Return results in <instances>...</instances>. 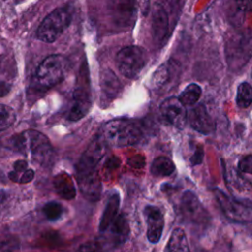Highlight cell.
<instances>
[{"mask_svg": "<svg viewBox=\"0 0 252 252\" xmlns=\"http://www.w3.org/2000/svg\"><path fill=\"white\" fill-rule=\"evenodd\" d=\"M7 145L15 152L30 156L32 161L41 166H49L53 160V148L48 138L38 131L27 130L13 135Z\"/></svg>", "mask_w": 252, "mask_h": 252, "instance_id": "1", "label": "cell"}, {"mask_svg": "<svg viewBox=\"0 0 252 252\" xmlns=\"http://www.w3.org/2000/svg\"><path fill=\"white\" fill-rule=\"evenodd\" d=\"M142 132L140 127L131 121L115 119L108 121L102 128L101 137L107 145L125 147L140 141Z\"/></svg>", "mask_w": 252, "mask_h": 252, "instance_id": "2", "label": "cell"}, {"mask_svg": "<svg viewBox=\"0 0 252 252\" xmlns=\"http://www.w3.org/2000/svg\"><path fill=\"white\" fill-rule=\"evenodd\" d=\"M65 70L66 59L60 54H51L38 65L34 74V84L40 90H48L63 80Z\"/></svg>", "mask_w": 252, "mask_h": 252, "instance_id": "3", "label": "cell"}, {"mask_svg": "<svg viewBox=\"0 0 252 252\" xmlns=\"http://www.w3.org/2000/svg\"><path fill=\"white\" fill-rule=\"evenodd\" d=\"M72 20L70 10L67 8H58L48 14L39 25L36 35L44 42L55 41L66 30Z\"/></svg>", "mask_w": 252, "mask_h": 252, "instance_id": "4", "label": "cell"}, {"mask_svg": "<svg viewBox=\"0 0 252 252\" xmlns=\"http://www.w3.org/2000/svg\"><path fill=\"white\" fill-rule=\"evenodd\" d=\"M213 192L227 219L237 222H249L251 220L252 210L249 200H237L219 188H215Z\"/></svg>", "mask_w": 252, "mask_h": 252, "instance_id": "5", "label": "cell"}, {"mask_svg": "<svg viewBox=\"0 0 252 252\" xmlns=\"http://www.w3.org/2000/svg\"><path fill=\"white\" fill-rule=\"evenodd\" d=\"M148 60L146 50L140 46L131 45L122 48L116 57L120 73L129 79H133L143 70Z\"/></svg>", "mask_w": 252, "mask_h": 252, "instance_id": "6", "label": "cell"}, {"mask_svg": "<svg viewBox=\"0 0 252 252\" xmlns=\"http://www.w3.org/2000/svg\"><path fill=\"white\" fill-rule=\"evenodd\" d=\"M179 212L182 220L190 224L205 225L210 220V216L198 196L190 190L182 193Z\"/></svg>", "mask_w": 252, "mask_h": 252, "instance_id": "7", "label": "cell"}, {"mask_svg": "<svg viewBox=\"0 0 252 252\" xmlns=\"http://www.w3.org/2000/svg\"><path fill=\"white\" fill-rule=\"evenodd\" d=\"M107 151V144L100 136H96L83 153L76 165V177L95 172V167Z\"/></svg>", "mask_w": 252, "mask_h": 252, "instance_id": "8", "label": "cell"}, {"mask_svg": "<svg viewBox=\"0 0 252 252\" xmlns=\"http://www.w3.org/2000/svg\"><path fill=\"white\" fill-rule=\"evenodd\" d=\"M161 116L172 126L182 128L187 122V110L178 97L170 96L159 106Z\"/></svg>", "mask_w": 252, "mask_h": 252, "instance_id": "9", "label": "cell"}, {"mask_svg": "<svg viewBox=\"0 0 252 252\" xmlns=\"http://www.w3.org/2000/svg\"><path fill=\"white\" fill-rule=\"evenodd\" d=\"M144 216L147 223V238L153 244L158 243L164 227L163 213L157 206L147 205L144 208Z\"/></svg>", "mask_w": 252, "mask_h": 252, "instance_id": "10", "label": "cell"}, {"mask_svg": "<svg viewBox=\"0 0 252 252\" xmlns=\"http://www.w3.org/2000/svg\"><path fill=\"white\" fill-rule=\"evenodd\" d=\"M109 10L113 21L121 27L131 26L135 21V0H110Z\"/></svg>", "mask_w": 252, "mask_h": 252, "instance_id": "11", "label": "cell"}, {"mask_svg": "<svg viewBox=\"0 0 252 252\" xmlns=\"http://www.w3.org/2000/svg\"><path fill=\"white\" fill-rule=\"evenodd\" d=\"M187 121L190 126L202 134H211L214 129V121L204 104H198L187 112Z\"/></svg>", "mask_w": 252, "mask_h": 252, "instance_id": "12", "label": "cell"}, {"mask_svg": "<svg viewBox=\"0 0 252 252\" xmlns=\"http://www.w3.org/2000/svg\"><path fill=\"white\" fill-rule=\"evenodd\" d=\"M91 98L84 89H76L73 93L70 107L67 112V118L70 121L82 119L91 109Z\"/></svg>", "mask_w": 252, "mask_h": 252, "instance_id": "13", "label": "cell"}, {"mask_svg": "<svg viewBox=\"0 0 252 252\" xmlns=\"http://www.w3.org/2000/svg\"><path fill=\"white\" fill-rule=\"evenodd\" d=\"M152 35L157 43H161L168 33V15L166 10L156 3L152 12Z\"/></svg>", "mask_w": 252, "mask_h": 252, "instance_id": "14", "label": "cell"}, {"mask_svg": "<svg viewBox=\"0 0 252 252\" xmlns=\"http://www.w3.org/2000/svg\"><path fill=\"white\" fill-rule=\"evenodd\" d=\"M76 178L79 190L87 200L96 202L100 199L102 193V183L96 172L84 176H78Z\"/></svg>", "mask_w": 252, "mask_h": 252, "instance_id": "15", "label": "cell"}, {"mask_svg": "<svg viewBox=\"0 0 252 252\" xmlns=\"http://www.w3.org/2000/svg\"><path fill=\"white\" fill-rule=\"evenodd\" d=\"M178 71V64L175 61L169 60L160 65L154 73L151 79V86L153 89L159 90L165 87L174 78Z\"/></svg>", "mask_w": 252, "mask_h": 252, "instance_id": "16", "label": "cell"}, {"mask_svg": "<svg viewBox=\"0 0 252 252\" xmlns=\"http://www.w3.org/2000/svg\"><path fill=\"white\" fill-rule=\"evenodd\" d=\"M120 207V196L119 193L116 191H113L109 194L105 207L103 209L102 215L100 217L99 220V231L104 232L107 227L110 225V223L115 220V218L118 216Z\"/></svg>", "mask_w": 252, "mask_h": 252, "instance_id": "17", "label": "cell"}, {"mask_svg": "<svg viewBox=\"0 0 252 252\" xmlns=\"http://www.w3.org/2000/svg\"><path fill=\"white\" fill-rule=\"evenodd\" d=\"M107 230L108 235H110V238L114 244H122L125 242L130 232L129 222L125 215H118L105 231Z\"/></svg>", "mask_w": 252, "mask_h": 252, "instance_id": "18", "label": "cell"}, {"mask_svg": "<svg viewBox=\"0 0 252 252\" xmlns=\"http://www.w3.org/2000/svg\"><path fill=\"white\" fill-rule=\"evenodd\" d=\"M100 89L106 98L113 99L122 90V86L116 75L111 70L106 69L100 75Z\"/></svg>", "mask_w": 252, "mask_h": 252, "instance_id": "19", "label": "cell"}, {"mask_svg": "<svg viewBox=\"0 0 252 252\" xmlns=\"http://www.w3.org/2000/svg\"><path fill=\"white\" fill-rule=\"evenodd\" d=\"M53 186L57 195L65 200L74 199L76 196V187L66 172H61L53 178Z\"/></svg>", "mask_w": 252, "mask_h": 252, "instance_id": "20", "label": "cell"}, {"mask_svg": "<svg viewBox=\"0 0 252 252\" xmlns=\"http://www.w3.org/2000/svg\"><path fill=\"white\" fill-rule=\"evenodd\" d=\"M163 252H190L185 231L176 227L172 230Z\"/></svg>", "mask_w": 252, "mask_h": 252, "instance_id": "21", "label": "cell"}, {"mask_svg": "<svg viewBox=\"0 0 252 252\" xmlns=\"http://www.w3.org/2000/svg\"><path fill=\"white\" fill-rule=\"evenodd\" d=\"M150 170L151 173L156 177H165L173 173L175 170V165L170 158L161 156L153 160Z\"/></svg>", "mask_w": 252, "mask_h": 252, "instance_id": "22", "label": "cell"}, {"mask_svg": "<svg viewBox=\"0 0 252 252\" xmlns=\"http://www.w3.org/2000/svg\"><path fill=\"white\" fill-rule=\"evenodd\" d=\"M202 94V89L197 84L188 85L179 95V100L184 106H193L196 104Z\"/></svg>", "mask_w": 252, "mask_h": 252, "instance_id": "23", "label": "cell"}, {"mask_svg": "<svg viewBox=\"0 0 252 252\" xmlns=\"http://www.w3.org/2000/svg\"><path fill=\"white\" fill-rule=\"evenodd\" d=\"M252 102V88L249 83L242 82L237 88L236 103L240 108H247Z\"/></svg>", "mask_w": 252, "mask_h": 252, "instance_id": "24", "label": "cell"}, {"mask_svg": "<svg viewBox=\"0 0 252 252\" xmlns=\"http://www.w3.org/2000/svg\"><path fill=\"white\" fill-rule=\"evenodd\" d=\"M42 212L47 220L54 221L61 218L63 214V207L56 201H49L43 206Z\"/></svg>", "mask_w": 252, "mask_h": 252, "instance_id": "25", "label": "cell"}, {"mask_svg": "<svg viewBox=\"0 0 252 252\" xmlns=\"http://www.w3.org/2000/svg\"><path fill=\"white\" fill-rule=\"evenodd\" d=\"M16 119L15 112L7 105L0 104V131L10 127Z\"/></svg>", "mask_w": 252, "mask_h": 252, "instance_id": "26", "label": "cell"}, {"mask_svg": "<svg viewBox=\"0 0 252 252\" xmlns=\"http://www.w3.org/2000/svg\"><path fill=\"white\" fill-rule=\"evenodd\" d=\"M0 252H20V242L11 235L0 236Z\"/></svg>", "mask_w": 252, "mask_h": 252, "instance_id": "27", "label": "cell"}, {"mask_svg": "<svg viewBox=\"0 0 252 252\" xmlns=\"http://www.w3.org/2000/svg\"><path fill=\"white\" fill-rule=\"evenodd\" d=\"M238 170L240 172L246 173V174L252 173V157H251V155H247L239 160Z\"/></svg>", "mask_w": 252, "mask_h": 252, "instance_id": "28", "label": "cell"}, {"mask_svg": "<svg viewBox=\"0 0 252 252\" xmlns=\"http://www.w3.org/2000/svg\"><path fill=\"white\" fill-rule=\"evenodd\" d=\"M79 252H103V248L97 241H89L80 247Z\"/></svg>", "mask_w": 252, "mask_h": 252, "instance_id": "29", "label": "cell"}, {"mask_svg": "<svg viewBox=\"0 0 252 252\" xmlns=\"http://www.w3.org/2000/svg\"><path fill=\"white\" fill-rule=\"evenodd\" d=\"M28 169V162L24 159H19V160H16L13 164V171L15 173H17L19 175V178H20V175L26 170ZM19 182V181H18Z\"/></svg>", "mask_w": 252, "mask_h": 252, "instance_id": "30", "label": "cell"}, {"mask_svg": "<svg viewBox=\"0 0 252 252\" xmlns=\"http://www.w3.org/2000/svg\"><path fill=\"white\" fill-rule=\"evenodd\" d=\"M33 178H34V171H33L32 169H31V168H28V169H26V170L20 175L19 183H21V184H26V183L31 182Z\"/></svg>", "mask_w": 252, "mask_h": 252, "instance_id": "31", "label": "cell"}, {"mask_svg": "<svg viewBox=\"0 0 252 252\" xmlns=\"http://www.w3.org/2000/svg\"><path fill=\"white\" fill-rule=\"evenodd\" d=\"M203 158H204V152L202 148L196 149L194 155L191 157L190 158V162L192 165H198L200 163H202L203 161Z\"/></svg>", "mask_w": 252, "mask_h": 252, "instance_id": "32", "label": "cell"}, {"mask_svg": "<svg viewBox=\"0 0 252 252\" xmlns=\"http://www.w3.org/2000/svg\"><path fill=\"white\" fill-rule=\"evenodd\" d=\"M180 0H158V4L161 5L166 12L168 13V11H172L174 6H176L179 3Z\"/></svg>", "mask_w": 252, "mask_h": 252, "instance_id": "33", "label": "cell"}, {"mask_svg": "<svg viewBox=\"0 0 252 252\" xmlns=\"http://www.w3.org/2000/svg\"><path fill=\"white\" fill-rule=\"evenodd\" d=\"M11 86L6 82H0V97L5 96L10 92Z\"/></svg>", "mask_w": 252, "mask_h": 252, "instance_id": "34", "label": "cell"}, {"mask_svg": "<svg viewBox=\"0 0 252 252\" xmlns=\"http://www.w3.org/2000/svg\"><path fill=\"white\" fill-rule=\"evenodd\" d=\"M5 200H6V194L3 190H0V213L4 207V203H5Z\"/></svg>", "mask_w": 252, "mask_h": 252, "instance_id": "35", "label": "cell"}, {"mask_svg": "<svg viewBox=\"0 0 252 252\" xmlns=\"http://www.w3.org/2000/svg\"><path fill=\"white\" fill-rule=\"evenodd\" d=\"M235 1H236V2H241V3H242L244 0H235Z\"/></svg>", "mask_w": 252, "mask_h": 252, "instance_id": "36", "label": "cell"}]
</instances>
